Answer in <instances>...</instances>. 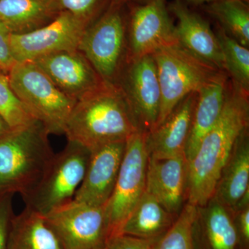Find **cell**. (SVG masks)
<instances>
[{"instance_id":"obj_1","label":"cell","mask_w":249,"mask_h":249,"mask_svg":"<svg viewBox=\"0 0 249 249\" xmlns=\"http://www.w3.org/2000/svg\"><path fill=\"white\" fill-rule=\"evenodd\" d=\"M249 96L229 80L222 114L188 163V204L202 207L213 196L236 140L249 127Z\"/></svg>"},{"instance_id":"obj_2","label":"cell","mask_w":249,"mask_h":249,"mask_svg":"<svg viewBox=\"0 0 249 249\" xmlns=\"http://www.w3.org/2000/svg\"><path fill=\"white\" fill-rule=\"evenodd\" d=\"M137 131L120 85L103 80L75 102L63 134L68 142L90 152L106 144L126 142Z\"/></svg>"},{"instance_id":"obj_3","label":"cell","mask_w":249,"mask_h":249,"mask_svg":"<svg viewBox=\"0 0 249 249\" xmlns=\"http://www.w3.org/2000/svg\"><path fill=\"white\" fill-rule=\"evenodd\" d=\"M48 134L37 121L0 139V196L17 193L24 200L35 190L55 155Z\"/></svg>"},{"instance_id":"obj_4","label":"cell","mask_w":249,"mask_h":249,"mask_svg":"<svg viewBox=\"0 0 249 249\" xmlns=\"http://www.w3.org/2000/svg\"><path fill=\"white\" fill-rule=\"evenodd\" d=\"M11 89L48 134H63L76 101L57 88L34 62H16L8 71Z\"/></svg>"},{"instance_id":"obj_5","label":"cell","mask_w":249,"mask_h":249,"mask_svg":"<svg viewBox=\"0 0 249 249\" xmlns=\"http://www.w3.org/2000/svg\"><path fill=\"white\" fill-rule=\"evenodd\" d=\"M152 55L157 66L161 95L156 127L188 95L197 92L222 71L190 53L178 42L160 47Z\"/></svg>"},{"instance_id":"obj_6","label":"cell","mask_w":249,"mask_h":249,"mask_svg":"<svg viewBox=\"0 0 249 249\" xmlns=\"http://www.w3.org/2000/svg\"><path fill=\"white\" fill-rule=\"evenodd\" d=\"M123 6L111 3L87 28L78 47L101 78L112 83H117L127 62V20Z\"/></svg>"},{"instance_id":"obj_7","label":"cell","mask_w":249,"mask_h":249,"mask_svg":"<svg viewBox=\"0 0 249 249\" xmlns=\"http://www.w3.org/2000/svg\"><path fill=\"white\" fill-rule=\"evenodd\" d=\"M89 157V150L68 142L62 151L54 155L35 190L24 199L26 206L45 215L71 200L84 178Z\"/></svg>"},{"instance_id":"obj_8","label":"cell","mask_w":249,"mask_h":249,"mask_svg":"<svg viewBox=\"0 0 249 249\" xmlns=\"http://www.w3.org/2000/svg\"><path fill=\"white\" fill-rule=\"evenodd\" d=\"M147 134L137 131L126 140L115 186L105 206L108 236L119 233L123 224L145 193L148 160Z\"/></svg>"},{"instance_id":"obj_9","label":"cell","mask_w":249,"mask_h":249,"mask_svg":"<svg viewBox=\"0 0 249 249\" xmlns=\"http://www.w3.org/2000/svg\"><path fill=\"white\" fill-rule=\"evenodd\" d=\"M44 217L63 249H103L109 234L105 206L72 199Z\"/></svg>"},{"instance_id":"obj_10","label":"cell","mask_w":249,"mask_h":249,"mask_svg":"<svg viewBox=\"0 0 249 249\" xmlns=\"http://www.w3.org/2000/svg\"><path fill=\"white\" fill-rule=\"evenodd\" d=\"M90 25L81 18L62 11L39 29L26 34H11L10 46L15 61L34 62L49 54L77 50Z\"/></svg>"},{"instance_id":"obj_11","label":"cell","mask_w":249,"mask_h":249,"mask_svg":"<svg viewBox=\"0 0 249 249\" xmlns=\"http://www.w3.org/2000/svg\"><path fill=\"white\" fill-rule=\"evenodd\" d=\"M124 91L137 129L148 134L160 115V88L152 55L128 60L117 82Z\"/></svg>"},{"instance_id":"obj_12","label":"cell","mask_w":249,"mask_h":249,"mask_svg":"<svg viewBox=\"0 0 249 249\" xmlns=\"http://www.w3.org/2000/svg\"><path fill=\"white\" fill-rule=\"evenodd\" d=\"M168 11L167 0H146L132 8L127 21V62L178 43Z\"/></svg>"},{"instance_id":"obj_13","label":"cell","mask_w":249,"mask_h":249,"mask_svg":"<svg viewBox=\"0 0 249 249\" xmlns=\"http://www.w3.org/2000/svg\"><path fill=\"white\" fill-rule=\"evenodd\" d=\"M125 142H111L90 151L86 173L73 199L96 207L106 206L115 186Z\"/></svg>"},{"instance_id":"obj_14","label":"cell","mask_w":249,"mask_h":249,"mask_svg":"<svg viewBox=\"0 0 249 249\" xmlns=\"http://www.w3.org/2000/svg\"><path fill=\"white\" fill-rule=\"evenodd\" d=\"M188 174L185 155L167 158L148 156L145 192L178 217L187 203Z\"/></svg>"},{"instance_id":"obj_15","label":"cell","mask_w":249,"mask_h":249,"mask_svg":"<svg viewBox=\"0 0 249 249\" xmlns=\"http://www.w3.org/2000/svg\"><path fill=\"white\" fill-rule=\"evenodd\" d=\"M33 62L62 92L74 101L103 80L78 49L49 54Z\"/></svg>"},{"instance_id":"obj_16","label":"cell","mask_w":249,"mask_h":249,"mask_svg":"<svg viewBox=\"0 0 249 249\" xmlns=\"http://www.w3.org/2000/svg\"><path fill=\"white\" fill-rule=\"evenodd\" d=\"M168 9L176 17L178 44L197 58L224 71V61L215 33L209 23L192 11L182 0H175Z\"/></svg>"},{"instance_id":"obj_17","label":"cell","mask_w":249,"mask_h":249,"mask_svg":"<svg viewBox=\"0 0 249 249\" xmlns=\"http://www.w3.org/2000/svg\"><path fill=\"white\" fill-rule=\"evenodd\" d=\"M197 93H192L153 130L147 134L148 156L167 158L185 155Z\"/></svg>"},{"instance_id":"obj_18","label":"cell","mask_w":249,"mask_h":249,"mask_svg":"<svg viewBox=\"0 0 249 249\" xmlns=\"http://www.w3.org/2000/svg\"><path fill=\"white\" fill-rule=\"evenodd\" d=\"M230 78L220 71L197 91V96L185 156L188 163L196 155L206 134L213 127L222 114Z\"/></svg>"},{"instance_id":"obj_19","label":"cell","mask_w":249,"mask_h":249,"mask_svg":"<svg viewBox=\"0 0 249 249\" xmlns=\"http://www.w3.org/2000/svg\"><path fill=\"white\" fill-rule=\"evenodd\" d=\"M196 249H237L238 237L231 210L213 196L197 207L194 227Z\"/></svg>"},{"instance_id":"obj_20","label":"cell","mask_w":249,"mask_h":249,"mask_svg":"<svg viewBox=\"0 0 249 249\" xmlns=\"http://www.w3.org/2000/svg\"><path fill=\"white\" fill-rule=\"evenodd\" d=\"M249 195V134L245 129L236 140L223 168L213 197L232 212Z\"/></svg>"},{"instance_id":"obj_21","label":"cell","mask_w":249,"mask_h":249,"mask_svg":"<svg viewBox=\"0 0 249 249\" xmlns=\"http://www.w3.org/2000/svg\"><path fill=\"white\" fill-rule=\"evenodd\" d=\"M7 249H63L43 214L29 206L11 219Z\"/></svg>"},{"instance_id":"obj_22","label":"cell","mask_w":249,"mask_h":249,"mask_svg":"<svg viewBox=\"0 0 249 249\" xmlns=\"http://www.w3.org/2000/svg\"><path fill=\"white\" fill-rule=\"evenodd\" d=\"M177 218L145 191L119 233L143 239L160 238L169 230Z\"/></svg>"},{"instance_id":"obj_23","label":"cell","mask_w":249,"mask_h":249,"mask_svg":"<svg viewBox=\"0 0 249 249\" xmlns=\"http://www.w3.org/2000/svg\"><path fill=\"white\" fill-rule=\"evenodd\" d=\"M59 13L48 0H0V21L11 34H26L48 24Z\"/></svg>"},{"instance_id":"obj_24","label":"cell","mask_w":249,"mask_h":249,"mask_svg":"<svg viewBox=\"0 0 249 249\" xmlns=\"http://www.w3.org/2000/svg\"><path fill=\"white\" fill-rule=\"evenodd\" d=\"M205 11L227 35L249 48V4L241 0H219L206 4Z\"/></svg>"},{"instance_id":"obj_25","label":"cell","mask_w":249,"mask_h":249,"mask_svg":"<svg viewBox=\"0 0 249 249\" xmlns=\"http://www.w3.org/2000/svg\"><path fill=\"white\" fill-rule=\"evenodd\" d=\"M221 52L224 70L232 83L249 93V50L227 35L217 26L215 30Z\"/></svg>"},{"instance_id":"obj_26","label":"cell","mask_w":249,"mask_h":249,"mask_svg":"<svg viewBox=\"0 0 249 249\" xmlns=\"http://www.w3.org/2000/svg\"><path fill=\"white\" fill-rule=\"evenodd\" d=\"M197 207L186 203L173 226L159 239L154 249H196L194 227Z\"/></svg>"},{"instance_id":"obj_27","label":"cell","mask_w":249,"mask_h":249,"mask_svg":"<svg viewBox=\"0 0 249 249\" xmlns=\"http://www.w3.org/2000/svg\"><path fill=\"white\" fill-rule=\"evenodd\" d=\"M0 117L11 130L23 128L37 122L10 87L7 76L0 75Z\"/></svg>"},{"instance_id":"obj_28","label":"cell","mask_w":249,"mask_h":249,"mask_svg":"<svg viewBox=\"0 0 249 249\" xmlns=\"http://www.w3.org/2000/svg\"><path fill=\"white\" fill-rule=\"evenodd\" d=\"M58 13L67 11L90 24L107 9L111 0H48Z\"/></svg>"},{"instance_id":"obj_29","label":"cell","mask_w":249,"mask_h":249,"mask_svg":"<svg viewBox=\"0 0 249 249\" xmlns=\"http://www.w3.org/2000/svg\"><path fill=\"white\" fill-rule=\"evenodd\" d=\"M160 238L143 239L122 233L114 234L108 236L103 249H154Z\"/></svg>"},{"instance_id":"obj_30","label":"cell","mask_w":249,"mask_h":249,"mask_svg":"<svg viewBox=\"0 0 249 249\" xmlns=\"http://www.w3.org/2000/svg\"><path fill=\"white\" fill-rule=\"evenodd\" d=\"M12 193L0 196V249H7L11 219L14 217Z\"/></svg>"},{"instance_id":"obj_31","label":"cell","mask_w":249,"mask_h":249,"mask_svg":"<svg viewBox=\"0 0 249 249\" xmlns=\"http://www.w3.org/2000/svg\"><path fill=\"white\" fill-rule=\"evenodd\" d=\"M232 213L238 237V246L242 249H249V201L241 205Z\"/></svg>"},{"instance_id":"obj_32","label":"cell","mask_w":249,"mask_h":249,"mask_svg":"<svg viewBox=\"0 0 249 249\" xmlns=\"http://www.w3.org/2000/svg\"><path fill=\"white\" fill-rule=\"evenodd\" d=\"M11 34L4 23L0 21V68L7 72L16 63L10 46Z\"/></svg>"},{"instance_id":"obj_33","label":"cell","mask_w":249,"mask_h":249,"mask_svg":"<svg viewBox=\"0 0 249 249\" xmlns=\"http://www.w3.org/2000/svg\"><path fill=\"white\" fill-rule=\"evenodd\" d=\"M11 129L6 123L0 117V139L11 132Z\"/></svg>"},{"instance_id":"obj_34","label":"cell","mask_w":249,"mask_h":249,"mask_svg":"<svg viewBox=\"0 0 249 249\" xmlns=\"http://www.w3.org/2000/svg\"><path fill=\"white\" fill-rule=\"evenodd\" d=\"M184 2L192 3L194 4H209V3L213 2V1H219V0H182Z\"/></svg>"},{"instance_id":"obj_35","label":"cell","mask_w":249,"mask_h":249,"mask_svg":"<svg viewBox=\"0 0 249 249\" xmlns=\"http://www.w3.org/2000/svg\"><path fill=\"white\" fill-rule=\"evenodd\" d=\"M142 1V0H111V4L124 5L130 1Z\"/></svg>"},{"instance_id":"obj_36","label":"cell","mask_w":249,"mask_h":249,"mask_svg":"<svg viewBox=\"0 0 249 249\" xmlns=\"http://www.w3.org/2000/svg\"><path fill=\"white\" fill-rule=\"evenodd\" d=\"M241 1H244V2L247 3L249 4V0H241Z\"/></svg>"}]
</instances>
